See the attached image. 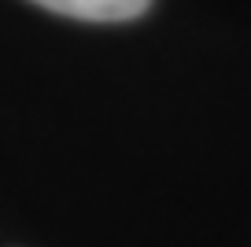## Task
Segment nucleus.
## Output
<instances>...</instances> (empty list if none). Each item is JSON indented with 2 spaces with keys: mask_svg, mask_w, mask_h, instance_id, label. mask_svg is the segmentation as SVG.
<instances>
[{
  "mask_svg": "<svg viewBox=\"0 0 251 247\" xmlns=\"http://www.w3.org/2000/svg\"><path fill=\"white\" fill-rule=\"evenodd\" d=\"M41 8L59 11L71 19H89V23H122L137 19L151 0H37Z\"/></svg>",
  "mask_w": 251,
  "mask_h": 247,
  "instance_id": "obj_1",
  "label": "nucleus"
}]
</instances>
